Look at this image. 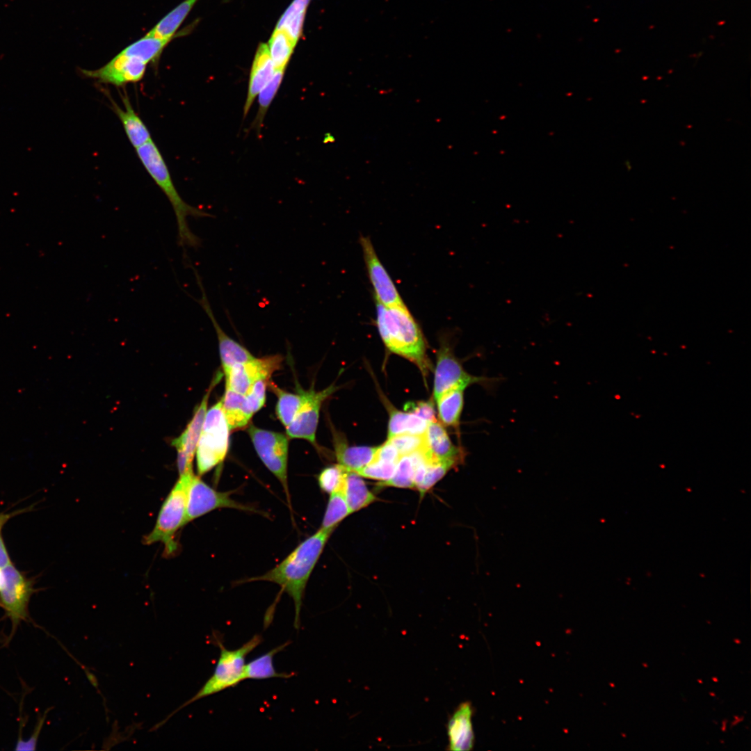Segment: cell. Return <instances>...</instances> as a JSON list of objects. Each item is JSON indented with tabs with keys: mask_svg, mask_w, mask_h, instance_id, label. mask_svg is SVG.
Masks as SVG:
<instances>
[{
	"mask_svg": "<svg viewBox=\"0 0 751 751\" xmlns=\"http://www.w3.org/2000/svg\"><path fill=\"white\" fill-rule=\"evenodd\" d=\"M333 531L320 528L300 543L281 563L266 573L243 582L264 581L275 583L293 599L294 627H299L300 613L309 578Z\"/></svg>",
	"mask_w": 751,
	"mask_h": 751,
	"instance_id": "cell-1",
	"label": "cell"
},
{
	"mask_svg": "<svg viewBox=\"0 0 751 751\" xmlns=\"http://www.w3.org/2000/svg\"><path fill=\"white\" fill-rule=\"evenodd\" d=\"M376 325L386 348L413 362L426 377L431 366L425 338L407 306L389 307L376 302Z\"/></svg>",
	"mask_w": 751,
	"mask_h": 751,
	"instance_id": "cell-2",
	"label": "cell"
},
{
	"mask_svg": "<svg viewBox=\"0 0 751 751\" xmlns=\"http://www.w3.org/2000/svg\"><path fill=\"white\" fill-rule=\"evenodd\" d=\"M142 164L164 193L175 212L177 224L178 244L197 248L201 244L200 239L192 232L187 223V217H211L212 215L186 203L177 191L168 166L155 143L151 140L136 149Z\"/></svg>",
	"mask_w": 751,
	"mask_h": 751,
	"instance_id": "cell-3",
	"label": "cell"
},
{
	"mask_svg": "<svg viewBox=\"0 0 751 751\" xmlns=\"http://www.w3.org/2000/svg\"><path fill=\"white\" fill-rule=\"evenodd\" d=\"M216 641L220 648V655L212 675L191 698L178 706L162 721L156 724L151 731L159 729L175 713L191 703L227 688L234 687L245 680V659L261 643V636L259 634L254 635L241 647L236 649H226L218 638H216Z\"/></svg>",
	"mask_w": 751,
	"mask_h": 751,
	"instance_id": "cell-4",
	"label": "cell"
},
{
	"mask_svg": "<svg viewBox=\"0 0 751 751\" xmlns=\"http://www.w3.org/2000/svg\"><path fill=\"white\" fill-rule=\"evenodd\" d=\"M193 474L192 471L179 476L161 506L154 527L143 538L145 544L162 542L168 557L174 556L178 551L176 535L186 524L187 490Z\"/></svg>",
	"mask_w": 751,
	"mask_h": 751,
	"instance_id": "cell-5",
	"label": "cell"
},
{
	"mask_svg": "<svg viewBox=\"0 0 751 751\" xmlns=\"http://www.w3.org/2000/svg\"><path fill=\"white\" fill-rule=\"evenodd\" d=\"M229 430L220 400L205 415L195 451L199 476L223 462L228 452Z\"/></svg>",
	"mask_w": 751,
	"mask_h": 751,
	"instance_id": "cell-6",
	"label": "cell"
},
{
	"mask_svg": "<svg viewBox=\"0 0 751 751\" xmlns=\"http://www.w3.org/2000/svg\"><path fill=\"white\" fill-rule=\"evenodd\" d=\"M248 433L258 456L281 483L291 508L287 476L288 436L280 433L259 428L254 425L248 428Z\"/></svg>",
	"mask_w": 751,
	"mask_h": 751,
	"instance_id": "cell-7",
	"label": "cell"
},
{
	"mask_svg": "<svg viewBox=\"0 0 751 751\" xmlns=\"http://www.w3.org/2000/svg\"><path fill=\"white\" fill-rule=\"evenodd\" d=\"M496 378L476 376L467 373L453 354L451 345L444 340L437 354L435 369L433 399L436 401L446 391L455 387L467 388L474 384L484 387L494 385Z\"/></svg>",
	"mask_w": 751,
	"mask_h": 751,
	"instance_id": "cell-8",
	"label": "cell"
},
{
	"mask_svg": "<svg viewBox=\"0 0 751 751\" xmlns=\"http://www.w3.org/2000/svg\"><path fill=\"white\" fill-rule=\"evenodd\" d=\"M2 570L3 583L0 589V605L12 623L14 632L29 616L28 607L34 589L32 581L10 563Z\"/></svg>",
	"mask_w": 751,
	"mask_h": 751,
	"instance_id": "cell-9",
	"label": "cell"
},
{
	"mask_svg": "<svg viewBox=\"0 0 751 751\" xmlns=\"http://www.w3.org/2000/svg\"><path fill=\"white\" fill-rule=\"evenodd\" d=\"M232 492H219L193 474L190 480L186 500V524L217 508H227L257 512L231 498Z\"/></svg>",
	"mask_w": 751,
	"mask_h": 751,
	"instance_id": "cell-10",
	"label": "cell"
},
{
	"mask_svg": "<svg viewBox=\"0 0 751 751\" xmlns=\"http://www.w3.org/2000/svg\"><path fill=\"white\" fill-rule=\"evenodd\" d=\"M339 387L334 384L327 388L316 391L313 387L304 390L298 389L303 396L302 405L293 421L286 428L289 438L303 439L316 445V433L318 423L321 407Z\"/></svg>",
	"mask_w": 751,
	"mask_h": 751,
	"instance_id": "cell-11",
	"label": "cell"
},
{
	"mask_svg": "<svg viewBox=\"0 0 751 751\" xmlns=\"http://www.w3.org/2000/svg\"><path fill=\"white\" fill-rule=\"evenodd\" d=\"M147 65L136 57L120 51L102 67L95 70L80 69V72L99 83L122 87L140 81L145 76Z\"/></svg>",
	"mask_w": 751,
	"mask_h": 751,
	"instance_id": "cell-12",
	"label": "cell"
},
{
	"mask_svg": "<svg viewBox=\"0 0 751 751\" xmlns=\"http://www.w3.org/2000/svg\"><path fill=\"white\" fill-rule=\"evenodd\" d=\"M360 241L376 302L389 307L405 305L390 275L378 257L370 239L368 236H362Z\"/></svg>",
	"mask_w": 751,
	"mask_h": 751,
	"instance_id": "cell-13",
	"label": "cell"
},
{
	"mask_svg": "<svg viewBox=\"0 0 751 751\" xmlns=\"http://www.w3.org/2000/svg\"><path fill=\"white\" fill-rule=\"evenodd\" d=\"M283 360L282 355H275L237 364L224 373L226 387L245 395L257 380H270L273 373L282 366Z\"/></svg>",
	"mask_w": 751,
	"mask_h": 751,
	"instance_id": "cell-14",
	"label": "cell"
},
{
	"mask_svg": "<svg viewBox=\"0 0 751 751\" xmlns=\"http://www.w3.org/2000/svg\"><path fill=\"white\" fill-rule=\"evenodd\" d=\"M423 437L421 451L428 463L441 462L455 468L464 461L463 449L452 442L442 423L437 420L428 422Z\"/></svg>",
	"mask_w": 751,
	"mask_h": 751,
	"instance_id": "cell-15",
	"label": "cell"
},
{
	"mask_svg": "<svg viewBox=\"0 0 751 751\" xmlns=\"http://www.w3.org/2000/svg\"><path fill=\"white\" fill-rule=\"evenodd\" d=\"M190 267L194 273L197 284L201 291V297L194 300L201 306L213 325L218 338L222 368L223 373H225L234 365L251 360L255 357L244 346L229 337L221 328L211 307L198 271L193 265L191 264Z\"/></svg>",
	"mask_w": 751,
	"mask_h": 751,
	"instance_id": "cell-16",
	"label": "cell"
},
{
	"mask_svg": "<svg viewBox=\"0 0 751 751\" xmlns=\"http://www.w3.org/2000/svg\"><path fill=\"white\" fill-rule=\"evenodd\" d=\"M223 374L218 372L213 379L207 393L204 394L200 405L196 407L195 412L186 429L178 437L174 439L172 445L177 449V451L184 453L190 462H193L197 443L201 435L205 415L207 411L209 397L212 389L221 379Z\"/></svg>",
	"mask_w": 751,
	"mask_h": 751,
	"instance_id": "cell-17",
	"label": "cell"
},
{
	"mask_svg": "<svg viewBox=\"0 0 751 751\" xmlns=\"http://www.w3.org/2000/svg\"><path fill=\"white\" fill-rule=\"evenodd\" d=\"M275 68L269 54L268 45L260 43L257 49L250 74L243 117L249 112L255 97L273 76Z\"/></svg>",
	"mask_w": 751,
	"mask_h": 751,
	"instance_id": "cell-18",
	"label": "cell"
},
{
	"mask_svg": "<svg viewBox=\"0 0 751 751\" xmlns=\"http://www.w3.org/2000/svg\"><path fill=\"white\" fill-rule=\"evenodd\" d=\"M473 709L469 702L462 703L449 720L447 732L449 750H471L474 734L472 726Z\"/></svg>",
	"mask_w": 751,
	"mask_h": 751,
	"instance_id": "cell-19",
	"label": "cell"
},
{
	"mask_svg": "<svg viewBox=\"0 0 751 751\" xmlns=\"http://www.w3.org/2000/svg\"><path fill=\"white\" fill-rule=\"evenodd\" d=\"M124 108L118 105L109 96L113 112L121 121L126 135L134 147L136 149L152 140L151 134L139 115L132 107L128 95L124 92L123 95L120 94Z\"/></svg>",
	"mask_w": 751,
	"mask_h": 751,
	"instance_id": "cell-20",
	"label": "cell"
},
{
	"mask_svg": "<svg viewBox=\"0 0 751 751\" xmlns=\"http://www.w3.org/2000/svg\"><path fill=\"white\" fill-rule=\"evenodd\" d=\"M334 454L338 464L347 471L357 472L371 462L377 446H350L344 436L333 433Z\"/></svg>",
	"mask_w": 751,
	"mask_h": 751,
	"instance_id": "cell-21",
	"label": "cell"
},
{
	"mask_svg": "<svg viewBox=\"0 0 751 751\" xmlns=\"http://www.w3.org/2000/svg\"><path fill=\"white\" fill-rule=\"evenodd\" d=\"M197 1L184 0L158 22L146 35L159 38L173 40L188 33L190 27H186L179 33L177 31Z\"/></svg>",
	"mask_w": 751,
	"mask_h": 751,
	"instance_id": "cell-22",
	"label": "cell"
},
{
	"mask_svg": "<svg viewBox=\"0 0 751 751\" xmlns=\"http://www.w3.org/2000/svg\"><path fill=\"white\" fill-rule=\"evenodd\" d=\"M221 403L229 430L243 428L249 423L254 412L245 395L225 387Z\"/></svg>",
	"mask_w": 751,
	"mask_h": 751,
	"instance_id": "cell-23",
	"label": "cell"
},
{
	"mask_svg": "<svg viewBox=\"0 0 751 751\" xmlns=\"http://www.w3.org/2000/svg\"><path fill=\"white\" fill-rule=\"evenodd\" d=\"M341 490L351 513L378 500L377 496L368 488L363 477L354 471H346Z\"/></svg>",
	"mask_w": 751,
	"mask_h": 751,
	"instance_id": "cell-24",
	"label": "cell"
},
{
	"mask_svg": "<svg viewBox=\"0 0 751 751\" xmlns=\"http://www.w3.org/2000/svg\"><path fill=\"white\" fill-rule=\"evenodd\" d=\"M465 387H455L441 395L435 401L442 424L452 427L459 433L460 417L464 404Z\"/></svg>",
	"mask_w": 751,
	"mask_h": 751,
	"instance_id": "cell-25",
	"label": "cell"
},
{
	"mask_svg": "<svg viewBox=\"0 0 751 751\" xmlns=\"http://www.w3.org/2000/svg\"><path fill=\"white\" fill-rule=\"evenodd\" d=\"M289 644L290 642L288 641L246 663L245 679H289L293 676V673L277 672L273 665L274 656Z\"/></svg>",
	"mask_w": 751,
	"mask_h": 751,
	"instance_id": "cell-26",
	"label": "cell"
},
{
	"mask_svg": "<svg viewBox=\"0 0 751 751\" xmlns=\"http://www.w3.org/2000/svg\"><path fill=\"white\" fill-rule=\"evenodd\" d=\"M172 40L145 35L127 46L121 52L136 57L147 64L156 65L164 49Z\"/></svg>",
	"mask_w": 751,
	"mask_h": 751,
	"instance_id": "cell-27",
	"label": "cell"
},
{
	"mask_svg": "<svg viewBox=\"0 0 751 751\" xmlns=\"http://www.w3.org/2000/svg\"><path fill=\"white\" fill-rule=\"evenodd\" d=\"M388 409L389 420L387 438L401 434L421 435L424 433L428 421L410 412H401L392 407H388Z\"/></svg>",
	"mask_w": 751,
	"mask_h": 751,
	"instance_id": "cell-28",
	"label": "cell"
},
{
	"mask_svg": "<svg viewBox=\"0 0 751 751\" xmlns=\"http://www.w3.org/2000/svg\"><path fill=\"white\" fill-rule=\"evenodd\" d=\"M311 0H293L278 20L275 29L284 31L297 43L302 33L307 7Z\"/></svg>",
	"mask_w": 751,
	"mask_h": 751,
	"instance_id": "cell-29",
	"label": "cell"
},
{
	"mask_svg": "<svg viewBox=\"0 0 751 751\" xmlns=\"http://www.w3.org/2000/svg\"><path fill=\"white\" fill-rule=\"evenodd\" d=\"M268 387L277 397L276 414L278 419L286 428L293 421L303 401L301 392L297 389V394L282 389L270 380Z\"/></svg>",
	"mask_w": 751,
	"mask_h": 751,
	"instance_id": "cell-30",
	"label": "cell"
},
{
	"mask_svg": "<svg viewBox=\"0 0 751 751\" xmlns=\"http://www.w3.org/2000/svg\"><path fill=\"white\" fill-rule=\"evenodd\" d=\"M296 44L284 31L275 29L267 45L275 70L286 69Z\"/></svg>",
	"mask_w": 751,
	"mask_h": 751,
	"instance_id": "cell-31",
	"label": "cell"
},
{
	"mask_svg": "<svg viewBox=\"0 0 751 751\" xmlns=\"http://www.w3.org/2000/svg\"><path fill=\"white\" fill-rule=\"evenodd\" d=\"M350 514L351 512L341 490L335 491L330 494L321 528L334 531L339 524Z\"/></svg>",
	"mask_w": 751,
	"mask_h": 751,
	"instance_id": "cell-32",
	"label": "cell"
},
{
	"mask_svg": "<svg viewBox=\"0 0 751 751\" xmlns=\"http://www.w3.org/2000/svg\"><path fill=\"white\" fill-rule=\"evenodd\" d=\"M284 72L285 70H276L272 79L258 95L259 107L253 124L259 132L266 112L281 85Z\"/></svg>",
	"mask_w": 751,
	"mask_h": 751,
	"instance_id": "cell-33",
	"label": "cell"
},
{
	"mask_svg": "<svg viewBox=\"0 0 751 751\" xmlns=\"http://www.w3.org/2000/svg\"><path fill=\"white\" fill-rule=\"evenodd\" d=\"M414 464L411 455H401L397 462L393 476L388 481L379 482L380 487H395L414 489Z\"/></svg>",
	"mask_w": 751,
	"mask_h": 751,
	"instance_id": "cell-34",
	"label": "cell"
},
{
	"mask_svg": "<svg viewBox=\"0 0 751 751\" xmlns=\"http://www.w3.org/2000/svg\"><path fill=\"white\" fill-rule=\"evenodd\" d=\"M346 471L339 464L323 469L318 476V483L322 491L329 494L341 489Z\"/></svg>",
	"mask_w": 751,
	"mask_h": 751,
	"instance_id": "cell-35",
	"label": "cell"
},
{
	"mask_svg": "<svg viewBox=\"0 0 751 751\" xmlns=\"http://www.w3.org/2000/svg\"><path fill=\"white\" fill-rule=\"evenodd\" d=\"M396 465L394 462L373 459L357 473L363 478L384 482L393 476Z\"/></svg>",
	"mask_w": 751,
	"mask_h": 751,
	"instance_id": "cell-36",
	"label": "cell"
},
{
	"mask_svg": "<svg viewBox=\"0 0 751 751\" xmlns=\"http://www.w3.org/2000/svg\"><path fill=\"white\" fill-rule=\"evenodd\" d=\"M452 468L441 462L427 463L426 473L421 485L417 487L422 497Z\"/></svg>",
	"mask_w": 751,
	"mask_h": 751,
	"instance_id": "cell-37",
	"label": "cell"
},
{
	"mask_svg": "<svg viewBox=\"0 0 751 751\" xmlns=\"http://www.w3.org/2000/svg\"><path fill=\"white\" fill-rule=\"evenodd\" d=\"M401 455H409L421 449L423 445V435L401 434L387 438Z\"/></svg>",
	"mask_w": 751,
	"mask_h": 751,
	"instance_id": "cell-38",
	"label": "cell"
},
{
	"mask_svg": "<svg viewBox=\"0 0 751 751\" xmlns=\"http://www.w3.org/2000/svg\"><path fill=\"white\" fill-rule=\"evenodd\" d=\"M270 380L260 379L254 382L245 394L253 412H258L266 401V391Z\"/></svg>",
	"mask_w": 751,
	"mask_h": 751,
	"instance_id": "cell-39",
	"label": "cell"
},
{
	"mask_svg": "<svg viewBox=\"0 0 751 751\" xmlns=\"http://www.w3.org/2000/svg\"><path fill=\"white\" fill-rule=\"evenodd\" d=\"M405 410L412 412L428 422L435 421V410L433 401L409 402L406 403Z\"/></svg>",
	"mask_w": 751,
	"mask_h": 751,
	"instance_id": "cell-40",
	"label": "cell"
},
{
	"mask_svg": "<svg viewBox=\"0 0 751 751\" xmlns=\"http://www.w3.org/2000/svg\"><path fill=\"white\" fill-rule=\"evenodd\" d=\"M401 456L394 446L386 441L382 445L377 446L373 459L398 462Z\"/></svg>",
	"mask_w": 751,
	"mask_h": 751,
	"instance_id": "cell-41",
	"label": "cell"
},
{
	"mask_svg": "<svg viewBox=\"0 0 751 751\" xmlns=\"http://www.w3.org/2000/svg\"><path fill=\"white\" fill-rule=\"evenodd\" d=\"M10 517V515L0 514V569H3L12 563L1 536V529L3 526L8 520Z\"/></svg>",
	"mask_w": 751,
	"mask_h": 751,
	"instance_id": "cell-42",
	"label": "cell"
},
{
	"mask_svg": "<svg viewBox=\"0 0 751 751\" xmlns=\"http://www.w3.org/2000/svg\"><path fill=\"white\" fill-rule=\"evenodd\" d=\"M3 575L2 570L0 569V589L1 588V587L3 586Z\"/></svg>",
	"mask_w": 751,
	"mask_h": 751,
	"instance_id": "cell-43",
	"label": "cell"
},
{
	"mask_svg": "<svg viewBox=\"0 0 751 751\" xmlns=\"http://www.w3.org/2000/svg\"><path fill=\"white\" fill-rule=\"evenodd\" d=\"M713 680H714L715 681H718V679H716V678H713Z\"/></svg>",
	"mask_w": 751,
	"mask_h": 751,
	"instance_id": "cell-44",
	"label": "cell"
}]
</instances>
